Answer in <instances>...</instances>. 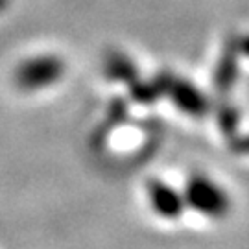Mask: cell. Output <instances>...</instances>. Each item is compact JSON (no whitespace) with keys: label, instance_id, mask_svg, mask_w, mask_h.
<instances>
[{"label":"cell","instance_id":"cell-2","mask_svg":"<svg viewBox=\"0 0 249 249\" xmlns=\"http://www.w3.org/2000/svg\"><path fill=\"white\" fill-rule=\"evenodd\" d=\"M148 197H150L151 209L166 220L179 218L187 207L185 196L179 194L178 190H174L170 185L162 183V181H150L148 183Z\"/></svg>","mask_w":249,"mask_h":249},{"label":"cell","instance_id":"cell-1","mask_svg":"<svg viewBox=\"0 0 249 249\" xmlns=\"http://www.w3.org/2000/svg\"><path fill=\"white\" fill-rule=\"evenodd\" d=\"M185 201L196 213L205 214L209 218H222L229 213V197L222 188L211 179L196 176L188 181L185 190Z\"/></svg>","mask_w":249,"mask_h":249},{"label":"cell","instance_id":"cell-3","mask_svg":"<svg viewBox=\"0 0 249 249\" xmlns=\"http://www.w3.org/2000/svg\"><path fill=\"white\" fill-rule=\"evenodd\" d=\"M234 148H236V151H240V153H249V139H244L242 144L234 146Z\"/></svg>","mask_w":249,"mask_h":249}]
</instances>
